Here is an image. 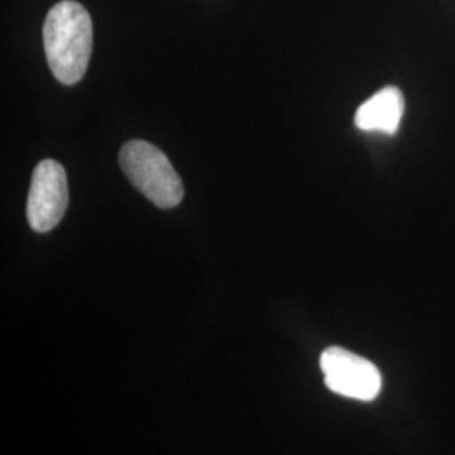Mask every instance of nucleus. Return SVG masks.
I'll list each match as a JSON object with an SVG mask.
<instances>
[{
    "label": "nucleus",
    "instance_id": "obj_2",
    "mask_svg": "<svg viewBox=\"0 0 455 455\" xmlns=\"http://www.w3.org/2000/svg\"><path fill=\"white\" fill-rule=\"evenodd\" d=\"M118 163L127 180L156 206L169 210L182 201V180L159 147L131 140L122 147Z\"/></svg>",
    "mask_w": 455,
    "mask_h": 455
},
{
    "label": "nucleus",
    "instance_id": "obj_1",
    "mask_svg": "<svg viewBox=\"0 0 455 455\" xmlns=\"http://www.w3.org/2000/svg\"><path fill=\"white\" fill-rule=\"evenodd\" d=\"M44 51L56 80L66 86L82 80L90 65L93 46L92 17L82 4L58 2L44 20Z\"/></svg>",
    "mask_w": 455,
    "mask_h": 455
},
{
    "label": "nucleus",
    "instance_id": "obj_5",
    "mask_svg": "<svg viewBox=\"0 0 455 455\" xmlns=\"http://www.w3.org/2000/svg\"><path fill=\"white\" fill-rule=\"evenodd\" d=\"M403 110L405 100L402 92L395 86H385L359 107L355 124L361 131L393 135L400 127Z\"/></svg>",
    "mask_w": 455,
    "mask_h": 455
},
{
    "label": "nucleus",
    "instance_id": "obj_4",
    "mask_svg": "<svg viewBox=\"0 0 455 455\" xmlns=\"http://www.w3.org/2000/svg\"><path fill=\"white\" fill-rule=\"evenodd\" d=\"M69 191L65 167L52 159L37 164L28 197V221L37 233H48L68 210Z\"/></svg>",
    "mask_w": 455,
    "mask_h": 455
},
{
    "label": "nucleus",
    "instance_id": "obj_3",
    "mask_svg": "<svg viewBox=\"0 0 455 455\" xmlns=\"http://www.w3.org/2000/svg\"><path fill=\"white\" fill-rule=\"evenodd\" d=\"M321 370L325 387L342 396L371 402L381 390V374L373 363L338 346L323 353Z\"/></svg>",
    "mask_w": 455,
    "mask_h": 455
}]
</instances>
